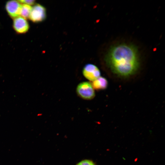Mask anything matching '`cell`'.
<instances>
[{"mask_svg":"<svg viewBox=\"0 0 165 165\" xmlns=\"http://www.w3.org/2000/svg\"><path fill=\"white\" fill-rule=\"evenodd\" d=\"M104 61L113 74L122 78L134 75L140 64L137 48L133 44L126 43L112 46L105 55Z\"/></svg>","mask_w":165,"mask_h":165,"instance_id":"obj_1","label":"cell"},{"mask_svg":"<svg viewBox=\"0 0 165 165\" xmlns=\"http://www.w3.org/2000/svg\"><path fill=\"white\" fill-rule=\"evenodd\" d=\"M77 95L82 98L90 100L95 96V93L92 85L88 82H83L79 83L76 90Z\"/></svg>","mask_w":165,"mask_h":165,"instance_id":"obj_2","label":"cell"},{"mask_svg":"<svg viewBox=\"0 0 165 165\" xmlns=\"http://www.w3.org/2000/svg\"><path fill=\"white\" fill-rule=\"evenodd\" d=\"M46 16L45 7L40 4H37L32 7L29 18L33 22L38 23L44 20Z\"/></svg>","mask_w":165,"mask_h":165,"instance_id":"obj_3","label":"cell"},{"mask_svg":"<svg viewBox=\"0 0 165 165\" xmlns=\"http://www.w3.org/2000/svg\"><path fill=\"white\" fill-rule=\"evenodd\" d=\"M84 76L90 81H93L100 77V72L95 65L91 64H86L82 69Z\"/></svg>","mask_w":165,"mask_h":165,"instance_id":"obj_4","label":"cell"},{"mask_svg":"<svg viewBox=\"0 0 165 165\" xmlns=\"http://www.w3.org/2000/svg\"><path fill=\"white\" fill-rule=\"evenodd\" d=\"M21 7L20 3L16 0L8 1L5 6L8 14L11 18L13 19L19 16Z\"/></svg>","mask_w":165,"mask_h":165,"instance_id":"obj_5","label":"cell"},{"mask_svg":"<svg viewBox=\"0 0 165 165\" xmlns=\"http://www.w3.org/2000/svg\"><path fill=\"white\" fill-rule=\"evenodd\" d=\"M13 27L16 33L22 34L28 31L29 26L26 19L21 16H19L13 19Z\"/></svg>","mask_w":165,"mask_h":165,"instance_id":"obj_6","label":"cell"},{"mask_svg":"<svg viewBox=\"0 0 165 165\" xmlns=\"http://www.w3.org/2000/svg\"><path fill=\"white\" fill-rule=\"evenodd\" d=\"M94 89L97 90L105 89L108 85V82L106 78L100 77L93 81L91 83Z\"/></svg>","mask_w":165,"mask_h":165,"instance_id":"obj_7","label":"cell"},{"mask_svg":"<svg viewBox=\"0 0 165 165\" xmlns=\"http://www.w3.org/2000/svg\"><path fill=\"white\" fill-rule=\"evenodd\" d=\"M32 7L31 6L23 4L21 5L20 15L26 19L29 18Z\"/></svg>","mask_w":165,"mask_h":165,"instance_id":"obj_8","label":"cell"},{"mask_svg":"<svg viewBox=\"0 0 165 165\" xmlns=\"http://www.w3.org/2000/svg\"><path fill=\"white\" fill-rule=\"evenodd\" d=\"M76 165H95L93 162L90 160H83L78 163Z\"/></svg>","mask_w":165,"mask_h":165,"instance_id":"obj_9","label":"cell"},{"mask_svg":"<svg viewBox=\"0 0 165 165\" xmlns=\"http://www.w3.org/2000/svg\"><path fill=\"white\" fill-rule=\"evenodd\" d=\"M20 3H23L29 5H34L35 3L34 0H20L18 1Z\"/></svg>","mask_w":165,"mask_h":165,"instance_id":"obj_10","label":"cell"}]
</instances>
